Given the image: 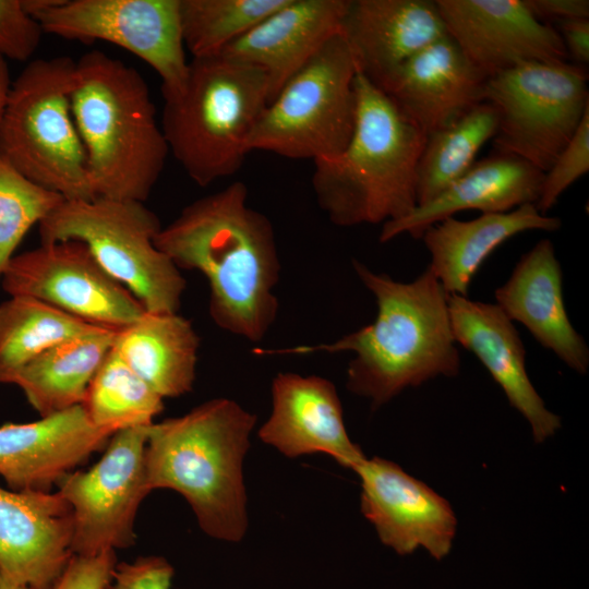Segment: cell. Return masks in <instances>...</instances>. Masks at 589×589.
Instances as JSON below:
<instances>
[{
	"mask_svg": "<svg viewBox=\"0 0 589 589\" xmlns=\"http://www.w3.org/2000/svg\"><path fill=\"white\" fill-rule=\"evenodd\" d=\"M247 197L240 181L200 197L161 227L154 243L179 269L207 279L208 312L219 328L259 342L278 314L280 261L269 219Z\"/></svg>",
	"mask_w": 589,
	"mask_h": 589,
	"instance_id": "1",
	"label": "cell"
},
{
	"mask_svg": "<svg viewBox=\"0 0 589 589\" xmlns=\"http://www.w3.org/2000/svg\"><path fill=\"white\" fill-rule=\"evenodd\" d=\"M352 266L374 296L375 320L341 338L313 346L255 349L259 356L350 351L346 387L370 400L373 410L407 387L436 376H455L460 356L454 339L448 294L428 267L410 283L372 272L358 260Z\"/></svg>",
	"mask_w": 589,
	"mask_h": 589,
	"instance_id": "2",
	"label": "cell"
},
{
	"mask_svg": "<svg viewBox=\"0 0 589 589\" xmlns=\"http://www.w3.org/2000/svg\"><path fill=\"white\" fill-rule=\"evenodd\" d=\"M255 423V414L228 398L154 422L145 449L148 489L181 494L209 537L241 541L248 528L243 460Z\"/></svg>",
	"mask_w": 589,
	"mask_h": 589,
	"instance_id": "3",
	"label": "cell"
},
{
	"mask_svg": "<svg viewBox=\"0 0 589 589\" xmlns=\"http://www.w3.org/2000/svg\"><path fill=\"white\" fill-rule=\"evenodd\" d=\"M71 105L96 197L145 202L169 149L141 73L88 51L75 60Z\"/></svg>",
	"mask_w": 589,
	"mask_h": 589,
	"instance_id": "4",
	"label": "cell"
},
{
	"mask_svg": "<svg viewBox=\"0 0 589 589\" xmlns=\"http://www.w3.org/2000/svg\"><path fill=\"white\" fill-rule=\"evenodd\" d=\"M357 110L346 148L314 163L318 206L339 227L397 220L417 206V167L426 134L360 73Z\"/></svg>",
	"mask_w": 589,
	"mask_h": 589,
	"instance_id": "5",
	"label": "cell"
},
{
	"mask_svg": "<svg viewBox=\"0 0 589 589\" xmlns=\"http://www.w3.org/2000/svg\"><path fill=\"white\" fill-rule=\"evenodd\" d=\"M164 99L160 127L169 153L206 187L243 165L269 87L263 70L219 53L192 58L182 91Z\"/></svg>",
	"mask_w": 589,
	"mask_h": 589,
	"instance_id": "6",
	"label": "cell"
},
{
	"mask_svg": "<svg viewBox=\"0 0 589 589\" xmlns=\"http://www.w3.org/2000/svg\"><path fill=\"white\" fill-rule=\"evenodd\" d=\"M75 60L31 61L11 85L0 119V156L64 200L96 197L71 105Z\"/></svg>",
	"mask_w": 589,
	"mask_h": 589,
	"instance_id": "7",
	"label": "cell"
},
{
	"mask_svg": "<svg viewBox=\"0 0 589 589\" xmlns=\"http://www.w3.org/2000/svg\"><path fill=\"white\" fill-rule=\"evenodd\" d=\"M161 229L144 202L63 200L40 224L41 243H84L103 268L147 312H179L187 281L154 243Z\"/></svg>",
	"mask_w": 589,
	"mask_h": 589,
	"instance_id": "8",
	"label": "cell"
},
{
	"mask_svg": "<svg viewBox=\"0 0 589 589\" xmlns=\"http://www.w3.org/2000/svg\"><path fill=\"white\" fill-rule=\"evenodd\" d=\"M357 73L339 33L267 104L251 135L250 151L313 163L340 155L354 127Z\"/></svg>",
	"mask_w": 589,
	"mask_h": 589,
	"instance_id": "9",
	"label": "cell"
},
{
	"mask_svg": "<svg viewBox=\"0 0 589 589\" xmlns=\"http://www.w3.org/2000/svg\"><path fill=\"white\" fill-rule=\"evenodd\" d=\"M588 75L565 62H525L489 76L483 101L497 112L495 153L545 172L589 112Z\"/></svg>",
	"mask_w": 589,
	"mask_h": 589,
	"instance_id": "10",
	"label": "cell"
},
{
	"mask_svg": "<svg viewBox=\"0 0 589 589\" xmlns=\"http://www.w3.org/2000/svg\"><path fill=\"white\" fill-rule=\"evenodd\" d=\"M48 33L68 40H103L145 61L161 81L163 97L178 95L189 62L180 0H22Z\"/></svg>",
	"mask_w": 589,
	"mask_h": 589,
	"instance_id": "11",
	"label": "cell"
},
{
	"mask_svg": "<svg viewBox=\"0 0 589 589\" xmlns=\"http://www.w3.org/2000/svg\"><path fill=\"white\" fill-rule=\"evenodd\" d=\"M151 425L118 430L96 464L68 473L57 484L72 510L73 554L95 555L134 544L136 513L151 493L145 472Z\"/></svg>",
	"mask_w": 589,
	"mask_h": 589,
	"instance_id": "12",
	"label": "cell"
},
{
	"mask_svg": "<svg viewBox=\"0 0 589 589\" xmlns=\"http://www.w3.org/2000/svg\"><path fill=\"white\" fill-rule=\"evenodd\" d=\"M0 285L10 296H25L85 323L120 329L145 309L112 278L82 242L40 243L14 255Z\"/></svg>",
	"mask_w": 589,
	"mask_h": 589,
	"instance_id": "13",
	"label": "cell"
},
{
	"mask_svg": "<svg viewBox=\"0 0 589 589\" xmlns=\"http://www.w3.org/2000/svg\"><path fill=\"white\" fill-rule=\"evenodd\" d=\"M447 35L484 76L525 62H565L558 32L525 0H435Z\"/></svg>",
	"mask_w": 589,
	"mask_h": 589,
	"instance_id": "14",
	"label": "cell"
},
{
	"mask_svg": "<svg viewBox=\"0 0 589 589\" xmlns=\"http://www.w3.org/2000/svg\"><path fill=\"white\" fill-rule=\"evenodd\" d=\"M353 471L361 480V512L383 544L399 555L419 548L437 561L448 555L457 519L444 497L384 458H365Z\"/></svg>",
	"mask_w": 589,
	"mask_h": 589,
	"instance_id": "15",
	"label": "cell"
},
{
	"mask_svg": "<svg viewBox=\"0 0 589 589\" xmlns=\"http://www.w3.org/2000/svg\"><path fill=\"white\" fill-rule=\"evenodd\" d=\"M72 510L58 492L0 486V572L32 589H53L68 562Z\"/></svg>",
	"mask_w": 589,
	"mask_h": 589,
	"instance_id": "16",
	"label": "cell"
},
{
	"mask_svg": "<svg viewBox=\"0 0 589 589\" xmlns=\"http://www.w3.org/2000/svg\"><path fill=\"white\" fill-rule=\"evenodd\" d=\"M272 413L259 437L286 457L325 454L352 470L366 458L348 435L342 406L329 380L278 373L272 382Z\"/></svg>",
	"mask_w": 589,
	"mask_h": 589,
	"instance_id": "17",
	"label": "cell"
},
{
	"mask_svg": "<svg viewBox=\"0 0 589 589\" xmlns=\"http://www.w3.org/2000/svg\"><path fill=\"white\" fill-rule=\"evenodd\" d=\"M115 432L94 425L82 405L0 426V476L15 491L52 485L106 447Z\"/></svg>",
	"mask_w": 589,
	"mask_h": 589,
	"instance_id": "18",
	"label": "cell"
},
{
	"mask_svg": "<svg viewBox=\"0 0 589 589\" xmlns=\"http://www.w3.org/2000/svg\"><path fill=\"white\" fill-rule=\"evenodd\" d=\"M454 339L472 352L503 389L509 405L531 428L533 441L543 443L561 428V418L550 411L526 370V351L513 321L496 303L448 294Z\"/></svg>",
	"mask_w": 589,
	"mask_h": 589,
	"instance_id": "19",
	"label": "cell"
},
{
	"mask_svg": "<svg viewBox=\"0 0 589 589\" xmlns=\"http://www.w3.org/2000/svg\"><path fill=\"white\" fill-rule=\"evenodd\" d=\"M340 34L358 73L378 88L411 57L448 36L431 0H349Z\"/></svg>",
	"mask_w": 589,
	"mask_h": 589,
	"instance_id": "20",
	"label": "cell"
},
{
	"mask_svg": "<svg viewBox=\"0 0 589 589\" xmlns=\"http://www.w3.org/2000/svg\"><path fill=\"white\" fill-rule=\"evenodd\" d=\"M486 79L446 36L406 61L380 89L428 135L482 103Z\"/></svg>",
	"mask_w": 589,
	"mask_h": 589,
	"instance_id": "21",
	"label": "cell"
},
{
	"mask_svg": "<svg viewBox=\"0 0 589 589\" xmlns=\"http://www.w3.org/2000/svg\"><path fill=\"white\" fill-rule=\"evenodd\" d=\"M348 1L288 0L220 55L263 70L269 103L293 74L340 33Z\"/></svg>",
	"mask_w": 589,
	"mask_h": 589,
	"instance_id": "22",
	"label": "cell"
},
{
	"mask_svg": "<svg viewBox=\"0 0 589 589\" xmlns=\"http://www.w3.org/2000/svg\"><path fill=\"white\" fill-rule=\"evenodd\" d=\"M496 304L510 321L579 374L589 368V348L572 325L563 299L562 269L553 243L540 240L495 290Z\"/></svg>",
	"mask_w": 589,
	"mask_h": 589,
	"instance_id": "23",
	"label": "cell"
},
{
	"mask_svg": "<svg viewBox=\"0 0 589 589\" xmlns=\"http://www.w3.org/2000/svg\"><path fill=\"white\" fill-rule=\"evenodd\" d=\"M544 172L525 160L506 154L474 164L431 201L418 205L402 218L382 225L380 242L407 233L421 239L432 225L467 209L482 214L507 213L537 203Z\"/></svg>",
	"mask_w": 589,
	"mask_h": 589,
	"instance_id": "24",
	"label": "cell"
},
{
	"mask_svg": "<svg viewBox=\"0 0 589 589\" xmlns=\"http://www.w3.org/2000/svg\"><path fill=\"white\" fill-rule=\"evenodd\" d=\"M560 227V218L541 214L534 204H525L471 220L444 218L429 227L421 239L431 255L428 267L445 292L468 297L473 276L501 244L525 231L552 232Z\"/></svg>",
	"mask_w": 589,
	"mask_h": 589,
	"instance_id": "25",
	"label": "cell"
},
{
	"mask_svg": "<svg viewBox=\"0 0 589 589\" xmlns=\"http://www.w3.org/2000/svg\"><path fill=\"white\" fill-rule=\"evenodd\" d=\"M200 337L191 321L177 313L145 311L117 329L112 349L163 398L192 390Z\"/></svg>",
	"mask_w": 589,
	"mask_h": 589,
	"instance_id": "26",
	"label": "cell"
},
{
	"mask_svg": "<svg viewBox=\"0 0 589 589\" xmlns=\"http://www.w3.org/2000/svg\"><path fill=\"white\" fill-rule=\"evenodd\" d=\"M116 329L96 326L60 341L13 378L29 405L46 417L82 405L91 381L111 350Z\"/></svg>",
	"mask_w": 589,
	"mask_h": 589,
	"instance_id": "27",
	"label": "cell"
},
{
	"mask_svg": "<svg viewBox=\"0 0 589 589\" xmlns=\"http://www.w3.org/2000/svg\"><path fill=\"white\" fill-rule=\"evenodd\" d=\"M94 327L34 298L10 296L0 302V384H12L37 356Z\"/></svg>",
	"mask_w": 589,
	"mask_h": 589,
	"instance_id": "28",
	"label": "cell"
},
{
	"mask_svg": "<svg viewBox=\"0 0 589 589\" xmlns=\"http://www.w3.org/2000/svg\"><path fill=\"white\" fill-rule=\"evenodd\" d=\"M497 129L495 108L482 101L456 121L426 135L417 167V206L464 175Z\"/></svg>",
	"mask_w": 589,
	"mask_h": 589,
	"instance_id": "29",
	"label": "cell"
},
{
	"mask_svg": "<svg viewBox=\"0 0 589 589\" xmlns=\"http://www.w3.org/2000/svg\"><path fill=\"white\" fill-rule=\"evenodd\" d=\"M82 407L94 425L117 432L153 424L164 410V398L111 347L89 383Z\"/></svg>",
	"mask_w": 589,
	"mask_h": 589,
	"instance_id": "30",
	"label": "cell"
},
{
	"mask_svg": "<svg viewBox=\"0 0 589 589\" xmlns=\"http://www.w3.org/2000/svg\"><path fill=\"white\" fill-rule=\"evenodd\" d=\"M288 0H180L184 47L192 58L220 53Z\"/></svg>",
	"mask_w": 589,
	"mask_h": 589,
	"instance_id": "31",
	"label": "cell"
},
{
	"mask_svg": "<svg viewBox=\"0 0 589 589\" xmlns=\"http://www.w3.org/2000/svg\"><path fill=\"white\" fill-rule=\"evenodd\" d=\"M63 200L22 176L0 156V281L27 231Z\"/></svg>",
	"mask_w": 589,
	"mask_h": 589,
	"instance_id": "32",
	"label": "cell"
},
{
	"mask_svg": "<svg viewBox=\"0 0 589 589\" xmlns=\"http://www.w3.org/2000/svg\"><path fill=\"white\" fill-rule=\"evenodd\" d=\"M589 170V112L575 134L544 172L536 207L546 215L558 197Z\"/></svg>",
	"mask_w": 589,
	"mask_h": 589,
	"instance_id": "33",
	"label": "cell"
},
{
	"mask_svg": "<svg viewBox=\"0 0 589 589\" xmlns=\"http://www.w3.org/2000/svg\"><path fill=\"white\" fill-rule=\"evenodd\" d=\"M44 31L22 0H0V56L27 61L37 50Z\"/></svg>",
	"mask_w": 589,
	"mask_h": 589,
	"instance_id": "34",
	"label": "cell"
},
{
	"mask_svg": "<svg viewBox=\"0 0 589 589\" xmlns=\"http://www.w3.org/2000/svg\"><path fill=\"white\" fill-rule=\"evenodd\" d=\"M173 567L160 556L117 563L105 589H171Z\"/></svg>",
	"mask_w": 589,
	"mask_h": 589,
	"instance_id": "35",
	"label": "cell"
},
{
	"mask_svg": "<svg viewBox=\"0 0 589 589\" xmlns=\"http://www.w3.org/2000/svg\"><path fill=\"white\" fill-rule=\"evenodd\" d=\"M117 563L116 551L73 554L53 589H105Z\"/></svg>",
	"mask_w": 589,
	"mask_h": 589,
	"instance_id": "36",
	"label": "cell"
},
{
	"mask_svg": "<svg viewBox=\"0 0 589 589\" xmlns=\"http://www.w3.org/2000/svg\"><path fill=\"white\" fill-rule=\"evenodd\" d=\"M530 11L542 20L558 22L574 19H589L588 0H525Z\"/></svg>",
	"mask_w": 589,
	"mask_h": 589,
	"instance_id": "37",
	"label": "cell"
},
{
	"mask_svg": "<svg viewBox=\"0 0 589 589\" xmlns=\"http://www.w3.org/2000/svg\"><path fill=\"white\" fill-rule=\"evenodd\" d=\"M567 56L579 64L589 62V19H574L560 22L557 31Z\"/></svg>",
	"mask_w": 589,
	"mask_h": 589,
	"instance_id": "38",
	"label": "cell"
},
{
	"mask_svg": "<svg viewBox=\"0 0 589 589\" xmlns=\"http://www.w3.org/2000/svg\"><path fill=\"white\" fill-rule=\"evenodd\" d=\"M11 81L7 60L0 56V119L4 111V107L11 89Z\"/></svg>",
	"mask_w": 589,
	"mask_h": 589,
	"instance_id": "39",
	"label": "cell"
},
{
	"mask_svg": "<svg viewBox=\"0 0 589 589\" xmlns=\"http://www.w3.org/2000/svg\"><path fill=\"white\" fill-rule=\"evenodd\" d=\"M0 589H32L25 585L19 584L0 572Z\"/></svg>",
	"mask_w": 589,
	"mask_h": 589,
	"instance_id": "40",
	"label": "cell"
}]
</instances>
